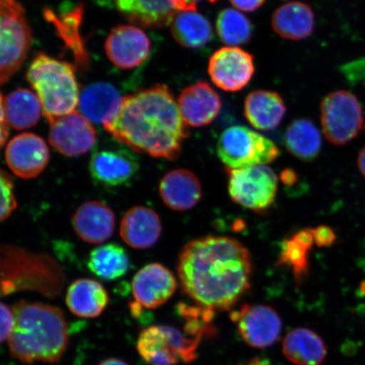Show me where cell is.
<instances>
[{"instance_id": "obj_18", "label": "cell", "mask_w": 365, "mask_h": 365, "mask_svg": "<svg viewBox=\"0 0 365 365\" xmlns=\"http://www.w3.org/2000/svg\"><path fill=\"white\" fill-rule=\"evenodd\" d=\"M178 105L187 126L202 127L215 120L221 110L222 101L211 86L199 81L182 91Z\"/></svg>"}, {"instance_id": "obj_26", "label": "cell", "mask_w": 365, "mask_h": 365, "mask_svg": "<svg viewBox=\"0 0 365 365\" xmlns=\"http://www.w3.org/2000/svg\"><path fill=\"white\" fill-rule=\"evenodd\" d=\"M282 351L285 357L296 365H321L327 354L322 337L307 328H297L287 333Z\"/></svg>"}, {"instance_id": "obj_33", "label": "cell", "mask_w": 365, "mask_h": 365, "mask_svg": "<svg viewBox=\"0 0 365 365\" xmlns=\"http://www.w3.org/2000/svg\"><path fill=\"white\" fill-rule=\"evenodd\" d=\"M217 31L223 43L238 46L248 43L253 36V25L247 16L235 9L218 14Z\"/></svg>"}, {"instance_id": "obj_27", "label": "cell", "mask_w": 365, "mask_h": 365, "mask_svg": "<svg viewBox=\"0 0 365 365\" xmlns=\"http://www.w3.org/2000/svg\"><path fill=\"white\" fill-rule=\"evenodd\" d=\"M1 108L9 125L19 130L34 126L43 110L38 95L25 88H18L6 98L2 95Z\"/></svg>"}, {"instance_id": "obj_28", "label": "cell", "mask_w": 365, "mask_h": 365, "mask_svg": "<svg viewBox=\"0 0 365 365\" xmlns=\"http://www.w3.org/2000/svg\"><path fill=\"white\" fill-rule=\"evenodd\" d=\"M171 33L178 43L188 48H200L211 43V23L196 11L178 12L170 23Z\"/></svg>"}, {"instance_id": "obj_42", "label": "cell", "mask_w": 365, "mask_h": 365, "mask_svg": "<svg viewBox=\"0 0 365 365\" xmlns=\"http://www.w3.org/2000/svg\"><path fill=\"white\" fill-rule=\"evenodd\" d=\"M240 365H270L264 360L259 359V358L251 360L248 364H240Z\"/></svg>"}, {"instance_id": "obj_5", "label": "cell", "mask_w": 365, "mask_h": 365, "mask_svg": "<svg viewBox=\"0 0 365 365\" xmlns=\"http://www.w3.org/2000/svg\"><path fill=\"white\" fill-rule=\"evenodd\" d=\"M217 152L228 170L266 165L279 156L275 143L249 128H227L219 137Z\"/></svg>"}, {"instance_id": "obj_43", "label": "cell", "mask_w": 365, "mask_h": 365, "mask_svg": "<svg viewBox=\"0 0 365 365\" xmlns=\"http://www.w3.org/2000/svg\"><path fill=\"white\" fill-rule=\"evenodd\" d=\"M191 1L197 4L198 2L202 1V0H191ZM207 1H208L210 3H216V2L219 1V0H207Z\"/></svg>"}, {"instance_id": "obj_23", "label": "cell", "mask_w": 365, "mask_h": 365, "mask_svg": "<svg viewBox=\"0 0 365 365\" xmlns=\"http://www.w3.org/2000/svg\"><path fill=\"white\" fill-rule=\"evenodd\" d=\"M286 110L284 100L275 91H254L245 98V117L257 130L276 129L284 118Z\"/></svg>"}, {"instance_id": "obj_44", "label": "cell", "mask_w": 365, "mask_h": 365, "mask_svg": "<svg viewBox=\"0 0 365 365\" xmlns=\"http://www.w3.org/2000/svg\"><path fill=\"white\" fill-rule=\"evenodd\" d=\"M361 290L363 292V293L365 295V282H363L362 285H361Z\"/></svg>"}, {"instance_id": "obj_21", "label": "cell", "mask_w": 365, "mask_h": 365, "mask_svg": "<svg viewBox=\"0 0 365 365\" xmlns=\"http://www.w3.org/2000/svg\"><path fill=\"white\" fill-rule=\"evenodd\" d=\"M162 223L153 209L135 207L123 217L120 234L130 247L143 250L152 247L161 236Z\"/></svg>"}, {"instance_id": "obj_22", "label": "cell", "mask_w": 365, "mask_h": 365, "mask_svg": "<svg viewBox=\"0 0 365 365\" xmlns=\"http://www.w3.org/2000/svg\"><path fill=\"white\" fill-rule=\"evenodd\" d=\"M123 100L124 98L112 85L95 83L82 91L78 108L82 115L91 122L105 125L116 116Z\"/></svg>"}, {"instance_id": "obj_40", "label": "cell", "mask_w": 365, "mask_h": 365, "mask_svg": "<svg viewBox=\"0 0 365 365\" xmlns=\"http://www.w3.org/2000/svg\"><path fill=\"white\" fill-rule=\"evenodd\" d=\"M358 165L360 172H361L362 175L365 177V147L359 155Z\"/></svg>"}, {"instance_id": "obj_6", "label": "cell", "mask_w": 365, "mask_h": 365, "mask_svg": "<svg viewBox=\"0 0 365 365\" xmlns=\"http://www.w3.org/2000/svg\"><path fill=\"white\" fill-rule=\"evenodd\" d=\"M0 81L4 85L19 71L29 51L31 29L17 0H0Z\"/></svg>"}, {"instance_id": "obj_16", "label": "cell", "mask_w": 365, "mask_h": 365, "mask_svg": "<svg viewBox=\"0 0 365 365\" xmlns=\"http://www.w3.org/2000/svg\"><path fill=\"white\" fill-rule=\"evenodd\" d=\"M139 170V162L134 155L121 149L97 150L89 164L93 181L106 188L129 184Z\"/></svg>"}, {"instance_id": "obj_31", "label": "cell", "mask_w": 365, "mask_h": 365, "mask_svg": "<svg viewBox=\"0 0 365 365\" xmlns=\"http://www.w3.org/2000/svg\"><path fill=\"white\" fill-rule=\"evenodd\" d=\"M314 243L312 230L297 232L281 245L278 266L293 269L297 284H300L309 273V252Z\"/></svg>"}, {"instance_id": "obj_1", "label": "cell", "mask_w": 365, "mask_h": 365, "mask_svg": "<svg viewBox=\"0 0 365 365\" xmlns=\"http://www.w3.org/2000/svg\"><path fill=\"white\" fill-rule=\"evenodd\" d=\"M252 263L240 242L221 236L194 240L182 248L178 273L185 293L200 307L227 310L250 289Z\"/></svg>"}, {"instance_id": "obj_19", "label": "cell", "mask_w": 365, "mask_h": 365, "mask_svg": "<svg viewBox=\"0 0 365 365\" xmlns=\"http://www.w3.org/2000/svg\"><path fill=\"white\" fill-rule=\"evenodd\" d=\"M76 234L86 243L98 245L110 239L115 228V216L106 204L88 202L82 204L72 217Z\"/></svg>"}, {"instance_id": "obj_41", "label": "cell", "mask_w": 365, "mask_h": 365, "mask_svg": "<svg viewBox=\"0 0 365 365\" xmlns=\"http://www.w3.org/2000/svg\"><path fill=\"white\" fill-rule=\"evenodd\" d=\"M99 365H128L125 362L122 361L118 359H108L103 360V361Z\"/></svg>"}, {"instance_id": "obj_9", "label": "cell", "mask_w": 365, "mask_h": 365, "mask_svg": "<svg viewBox=\"0 0 365 365\" xmlns=\"http://www.w3.org/2000/svg\"><path fill=\"white\" fill-rule=\"evenodd\" d=\"M322 132L327 140L344 145L358 135L363 125L362 107L348 91H336L326 96L321 104Z\"/></svg>"}, {"instance_id": "obj_29", "label": "cell", "mask_w": 365, "mask_h": 365, "mask_svg": "<svg viewBox=\"0 0 365 365\" xmlns=\"http://www.w3.org/2000/svg\"><path fill=\"white\" fill-rule=\"evenodd\" d=\"M284 143L293 156L302 161H312L322 150L321 132L308 118H298L287 128Z\"/></svg>"}, {"instance_id": "obj_24", "label": "cell", "mask_w": 365, "mask_h": 365, "mask_svg": "<svg viewBox=\"0 0 365 365\" xmlns=\"http://www.w3.org/2000/svg\"><path fill=\"white\" fill-rule=\"evenodd\" d=\"M272 26L282 38L303 40L312 34L314 15L312 7L302 2H289L278 8L272 18Z\"/></svg>"}, {"instance_id": "obj_38", "label": "cell", "mask_w": 365, "mask_h": 365, "mask_svg": "<svg viewBox=\"0 0 365 365\" xmlns=\"http://www.w3.org/2000/svg\"><path fill=\"white\" fill-rule=\"evenodd\" d=\"M281 180L287 185H294L297 180L295 172L290 170H285L282 172Z\"/></svg>"}, {"instance_id": "obj_10", "label": "cell", "mask_w": 365, "mask_h": 365, "mask_svg": "<svg viewBox=\"0 0 365 365\" xmlns=\"http://www.w3.org/2000/svg\"><path fill=\"white\" fill-rule=\"evenodd\" d=\"M242 339L254 348L264 349L275 344L282 331V319L267 305L245 304L231 314Z\"/></svg>"}, {"instance_id": "obj_30", "label": "cell", "mask_w": 365, "mask_h": 365, "mask_svg": "<svg viewBox=\"0 0 365 365\" xmlns=\"http://www.w3.org/2000/svg\"><path fill=\"white\" fill-rule=\"evenodd\" d=\"M130 267V257L125 250L113 243L94 249L88 261L89 270L106 281L116 280L125 276Z\"/></svg>"}, {"instance_id": "obj_25", "label": "cell", "mask_w": 365, "mask_h": 365, "mask_svg": "<svg viewBox=\"0 0 365 365\" xmlns=\"http://www.w3.org/2000/svg\"><path fill=\"white\" fill-rule=\"evenodd\" d=\"M66 302L75 316L96 318L107 307L108 295L98 282L84 278L72 282L67 291Z\"/></svg>"}, {"instance_id": "obj_37", "label": "cell", "mask_w": 365, "mask_h": 365, "mask_svg": "<svg viewBox=\"0 0 365 365\" xmlns=\"http://www.w3.org/2000/svg\"><path fill=\"white\" fill-rule=\"evenodd\" d=\"M232 6L242 11L252 12L258 10L266 0H230Z\"/></svg>"}, {"instance_id": "obj_32", "label": "cell", "mask_w": 365, "mask_h": 365, "mask_svg": "<svg viewBox=\"0 0 365 365\" xmlns=\"http://www.w3.org/2000/svg\"><path fill=\"white\" fill-rule=\"evenodd\" d=\"M82 14H83V6L80 4L72 11L62 13L58 16L47 9L44 12V16L46 19L56 26L61 38L65 41L67 47L71 48L72 51L75 53L77 62L81 66H84L88 63V56H86L80 35Z\"/></svg>"}, {"instance_id": "obj_12", "label": "cell", "mask_w": 365, "mask_h": 365, "mask_svg": "<svg viewBox=\"0 0 365 365\" xmlns=\"http://www.w3.org/2000/svg\"><path fill=\"white\" fill-rule=\"evenodd\" d=\"M208 73L217 88L227 91H240L252 79L254 57L240 48H222L210 58Z\"/></svg>"}, {"instance_id": "obj_20", "label": "cell", "mask_w": 365, "mask_h": 365, "mask_svg": "<svg viewBox=\"0 0 365 365\" xmlns=\"http://www.w3.org/2000/svg\"><path fill=\"white\" fill-rule=\"evenodd\" d=\"M159 193L168 207L184 212L197 205L202 198V189L195 173L187 170H176L163 178Z\"/></svg>"}, {"instance_id": "obj_15", "label": "cell", "mask_w": 365, "mask_h": 365, "mask_svg": "<svg viewBox=\"0 0 365 365\" xmlns=\"http://www.w3.org/2000/svg\"><path fill=\"white\" fill-rule=\"evenodd\" d=\"M118 10L133 24L145 27L170 25L180 11H196L191 0H116Z\"/></svg>"}, {"instance_id": "obj_34", "label": "cell", "mask_w": 365, "mask_h": 365, "mask_svg": "<svg viewBox=\"0 0 365 365\" xmlns=\"http://www.w3.org/2000/svg\"><path fill=\"white\" fill-rule=\"evenodd\" d=\"M0 180H1V220H6L11 215L17 207V202L14 195V181L11 175L4 170L0 173Z\"/></svg>"}, {"instance_id": "obj_2", "label": "cell", "mask_w": 365, "mask_h": 365, "mask_svg": "<svg viewBox=\"0 0 365 365\" xmlns=\"http://www.w3.org/2000/svg\"><path fill=\"white\" fill-rule=\"evenodd\" d=\"M103 128L136 153L168 160L179 158L182 140L189 136L179 105L165 85L126 96Z\"/></svg>"}, {"instance_id": "obj_35", "label": "cell", "mask_w": 365, "mask_h": 365, "mask_svg": "<svg viewBox=\"0 0 365 365\" xmlns=\"http://www.w3.org/2000/svg\"><path fill=\"white\" fill-rule=\"evenodd\" d=\"M16 319L12 309L7 307L6 304H1V341L10 339L14 329H15Z\"/></svg>"}, {"instance_id": "obj_8", "label": "cell", "mask_w": 365, "mask_h": 365, "mask_svg": "<svg viewBox=\"0 0 365 365\" xmlns=\"http://www.w3.org/2000/svg\"><path fill=\"white\" fill-rule=\"evenodd\" d=\"M228 192L235 202L254 212L266 211L275 202L278 179L266 165L228 170Z\"/></svg>"}, {"instance_id": "obj_7", "label": "cell", "mask_w": 365, "mask_h": 365, "mask_svg": "<svg viewBox=\"0 0 365 365\" xmlns=\"http://www.w3.org/2000/svg\"><path fill=\"white\" fill-rule=\"evenodd\" d=\"M200 337L187 336L170 326L145 328L137 341V350L150 365H175L189 363L196 357Z\"/></svg>"}, {"instance_id": "obj_14", "label": "cell", "mask_w": 365, "mask_h": 365, "mask_svg": "<svg viewBox=\"0 0 365 365\" xmlns=\"http://www.w3.org/2000/svg\"><path fill=\"white\" fill-rule=\"evenodd\" d=\"M105 50L114 66L123 70L138 67L149 56L150 42L138 27L120 25L108 35Z\"/></svg>"}, {"instance_id": "obj_13", "label": "cell", "mask_w": 365, "mask_h": 365, "mask_svg": "<svg viewBox=\"0 0 365 365\" xmlns=\"http://www.w3.org/2000/svg\"><path fill=\"white\" fill-rule=\"evenodd\" d=\"M4 158L14 175L30 180L43 172L49 162V150L43 139L34 133L14 137L8 143Z\"/></svg>"}, {"instance_id": "obj_17", "label": "cell", "mask_w": 365, "mask_h": 365, "mask_svg": "<svg viewBox=\"0 0 365 365\" xmlns=\"http://www.w3.org/2000/svg\"><path fill=\"white\" fill-rule=\"evenodd\" d=\"M132 294L137 304L147 309H157L175 293L177 282L173 274L161 264H148L132 280Z\"/></svg>"}, {"instance_id": "obj_3", "label": "cell", "mask_w": 365, "mask_h": 365, "mask_svg": "<svg viewBox=\"0 0 365 365\" xmlns=\"http://www.w3.org/2000/svg\"><path fill=\"white\" fill-rule=\"evenodd\" d=\"M16 325L9 348L14 358L26 364L56 363L68 345L65 314L51 305L21 301L13 305Z\"/></svg>"}, {"instance_id": "obj_39", "label": "cell", "mask_w": 365, "mask_h": 365, "mask_svg": "<svg viewBox=\"0 0 365 365\" xmlns=\"http://www.w3.org/2000/svg\"><path fill=\"white\" fill-rule=\"evenodd\" d=\"M9 123L6 120V113H4L3 109L1 108V145L6 143V141L9 136Z\"/></svg>"}, {"instance_id": "obj_36", "label": "cell", "mask_w": 365, "mask_h": 365, "mask_svg": "<svg viewBox=\"0 0 365 365\" xmlns=\"http://www.w3.org/2000/svg\"><path fill=\"white\" fill-rule=\"evenodd\" d=\"M314 235V244L319 247H327L331 245L336 240V235L331 227L327 226H319L312 230Z\"/></svg>"}, {"instance_id": "obj_4", "label": "cell", "mask_w": 365, "mask_h": 365, "mask_svg": "<svg viewBox=\"0 0 365 365\" xmlns=\"http://www.w3.org/2000/svg\"><path fill=\"white\" fill-rule=\"evenodd\" d=\"M26 78L38 95L48 122L75 112L78 107L79 86L71 63L40 53L31 63Z\"/></svg>"}, {"instance_id": "obj_11", "label": "cell", "mask_w": 365, "mask_h": 365, "mask_svg": "<svg viewBox=\"0 0 365 365\" xmlns=\"http://www.w3.org/2000/svg\"><path fill=\"white\" fill-rule=\"evenodd\" d=\"M49 143L66 157H78L94 147L97 134L90 120L78 112L49 122Z\"/></svg>"}]
</instances>
